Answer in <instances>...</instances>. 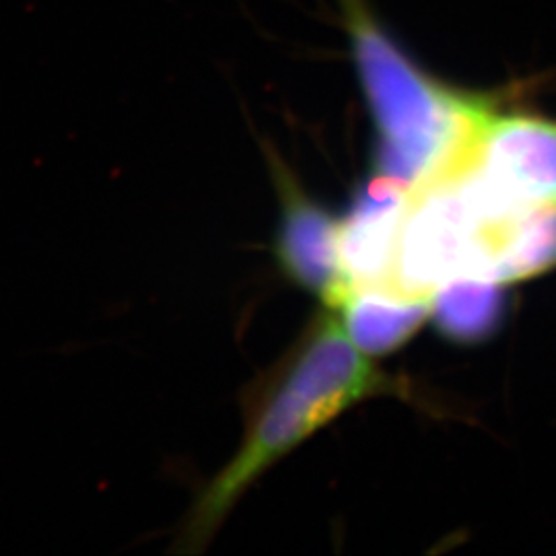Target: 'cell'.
I'll use <instances>...</instances> for the list:
<instances>
[{
    "mask_svg": "<svg viewBox=\"0 0 556 556\" xmlns=\"http://www.w3.org/2000/svg\"><path fill=\"white\" fill-rule=\"evenodd\" d=\"M410 186L376 174L367 179L338 223V252L351 289H390L397 231Z\"/></svg>",
    "mask_w": 556,
    "mask_h": 556,
    "instance_id": "obj_6",
    "label": "cell"
},
{
    "mask_svg": "<svg viewBox=\"0 0 556 556\" xmlns=\"http://www.w3.org/2000/svg\"><path fill=\"white\" fill-rule=\"evenodd\" d=\"M501 285L477 277L443 282L431 295V316L439 332L459 344H478L493 337L507 316V293Z\"/></svg>",
    "mask_w": 556,
    "mask_h": 556,
    "instance_id": "obj_9",
    "label": "cell"
},
{
    "mask_svg": "<svg viewBox=\"0 0 556 556\" xmlns=\"http://www.w3.org/2000/svg\"><path fill=\"white\" fill-rule=\"evenodd\" d=\"M466 160L519 206L556 200V119L491 103Z\"/></svg>",
    "mask_w": 556,
    "mask_h": 556,
    "instance_id": "obj_4",
    "label": "cell"
},
{
    "mask_svg": "<svg viewBox=\"0 0 556 556\" xmlns=\"http://www.w3.org/2000/svg\"><path fill=\"white\" fill-rule=\"evenodd\" d=\"M270 167L282 208L275 243L278 268L301 289L321 299L326 309L338 312L353 293L338 252L340 220L309 199L275 155Z\"/></svg>",
    "mask_w": 556,
    "mask_h": 556,
    "instance_id": "obj_5",
    "label": "cell"
},
{
    "mask_svg": "<svg viewBox=\"0 0 556 556\" xmlns=\"http://www.w3.org/2000/svg\"><path fill=\"white\" fill-rule=\"evenodd\" d=\"M337 4L378 135L376 174L415 188L456 165L493 100L429 75L367 0Z\"/></svg>",
    "mask_w": 556,
    "mask_h": 556,
    "instance_id": "obj_2",
    "label": "cell"
},
{
    "mask_svg": "<svg viewBox=\"0 0 556 556\" xmlns=\"http://www.w3.org/2000/svg\"><path fill=\"white\" fill-rule=\"evenodd\" d=\"M365 357L337 312L328 309L312 321L289 355L250 392L243 443L190 509L179 532V553H200L268 468L346 408L388 386Z\"/></svg>",
    "mask_w": 556,
    "mask_h": 556,
    "instance_id": "obj_1",
    "label": "cell"
},
{
    "mask_svg": "<svg viewBox=\"0 0 556 556\" xmlns=\"http://www.w3.org/2000/svg\"><path fill=\"white\" fill-rule=\"evenodd\" d=\"M489 233L464 199L454 165L410 188L390 291L402 298H431L452 278H484Z\"/></svg>",
    "mask_w": 556,
    "mask_h": 556,
    "instance_id": "obj_3",
    "label": "cell"
},
{
    "mask_svg": "<svg viewBox=\"0 0 556 556\" xmlns=\"http://www.w3.org/2000/svg\"><path fill=\"white\" fill-rule=\"evenodd\" d=\"M556 266V200L532 204L491 239L489 280L514 282Z\"/></svg>",
    "mask_w": 556,
    "mask_h": 556,
    "instance_id": "obj_8",
    "label": "cell"
},
{
    "mask_svg": "<svg viewBox=\"0 0 556 556\" xmlns=\"http://www.w3.org/2000/svg\"><path fill=\"white\" fill-rule=\"evenodd\" d=\"M344 332L367 357L396 351L431 316V298H402L390 289H358L340 305Z\"/></svg>",
    "mask_w": 556,
    "mask_h": 556,
    "instance_id": "obj_7",
    "label": "cell"
}]
</instances>
